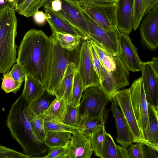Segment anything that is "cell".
<instances>
[{
    "label": "cell",
    "instance_id": "cell-1",
    "mask_svg": "<svg viewBox=\"0 0 158 158\" xmlns=\"http://www.w3.org/2000/svg\"><path fill=\"white\" fill-rule=\"evenodd\" d=\"M52 43L42 31L34 29L24 35L19 47L16 63L26 75L38 81L46 89L49 79Z\"/></svg>",
    "mask_w": 158,
    "mask_h": 158
},
{
    "label": "cell",
    "instance_id": "cell-2",
    "mask_svg": "<svg viewBox=\"0 0 158 158\" xmlns=\"http://www.w3.org/2000/svg\"><path fill=\"white\" fill-rule=\"evenodd\" d=\"M28 104L21 94L11 106L6 124L24 154L30 158H38L49 148L39 140L32 129L27 108Z\"/></svg>",
    "mask_w": 158,
    "mask_h": 158
},
{
    "label": "cell",
    "instance_id": "cell-3",
    "mask_svg": "<svg viewBox=\"0 0 158 158\" xmlns=\"http://www.w3.org/2000/svg\"><path fill=\"white\" fill-rule=\"evenodd\" d=\"M15 11L7 4L0 11V73L9 72L17 61L15 39L17 20Z\"/></svg>",
    "mask_w": 158,
    "mask_h": 158
},
{
    "label": "cell",
    "instance_id": "cell-4",
    "mask_svg": "<svg viewBox=\"0 0 158 158\" xmlns=\"http://www.w3.org/2000/svg\"><path fill=\"white\" fill-rule=\"evenodd\" d=\"M49 37L52 43V57L49 79L45 89L53 94L64 77L68 64L73 62L77 65L80 48L79 46L72 52L68 51L61 47L52 35Z\"/></svg>",
    "mask_w": 158,
    "mask_h": 158
},
{
    "label": "cell",
    "instance_id": "cell-5",
    "mask_svg": "<svg viewBox=\"0 0 158 158\" xmlns=\"http://www.w3.org/2000/svg\"><path fill=\"white\" fill-rule=\"evenodd\" d=\"M79 7L88 26L89 32L88 38L110 52L118 55L119 52L118 37L119 31L118 28L111 30L102 28Z\"/></svg>",
    "mask_w": 158,
    "mask_h": 158
},
{
    "label": "cell",
    "instance_id": "cell-6",
    "mask_svg": "<svg viewBox=\"0 0 158 158\" xmlns=\"http://www.w3.org/2000/svg\"><path fill=\"white\" fill-rule=\"evenodd\" d=\"M80 46L77 70L81 79L83 90L91 87H99L100 79L94 65L88 38L84 40Z\"/></svg>",
    "mask_w": 158,
    "mask_h": 158
},
{
    "label": "cell",
    "instance_id": "cell-7",
    "mask_svg": "<svg viewBox=\"0 0 158 158\" xmlns=\"http://www.w3.org/2000/svg\"><path fill=\"white\" fill-rule=\"evenodd\" d=\"M79 105L80 115L88 114L93 116H102L107 119L106 106L110 101L98 87L88 88L83 92Z\"/></svg>",
    "mask_w": 158,
    "mask_h": 158
},
{
    "label": "cell",
    "instance_id": "cell-8",
    "mask_svg": "<svg viewBox=\"0 0 158 158\" xmlns=\"http://www.w3.org/2000/svg\"><path fill=\"white\" fill-rule=\"evenodd\" d=\"M60 0L54 12L51 13L71 24L84 36L88 38L89 32L88 26L77 1Z\"/></svg>",
    "mask_w": 158,
    "mask_h": 158
},
{
    "label": "cell",
    "instance_id": "cell-9",
    "mask_svg": "<svg viewBox=\"0 0 158 158\" xmlns=\"http://www.w3.org/2000/svg\"><path fill=\"white\" fill-rule=\"evenodd\" d=\"M129 89L132 105L144 141L143 133L148 124L149 104L146 98L141 77L134 81Z\"/></svg>",
    "mask_w": 158,
    "mask_h": 158
},
{
    "label": "cell",
    "instance_id": "cell-10",
    "mask_svg": "<svg viewBox=\"0 0 158 158\" xmlns=\"http://www.w3.org/2000/svg\"><path fill=\"white\" fill-rule=\"evenodd\" d=\"M77 1L80 7L102 28L111 30L117 28L115 4L108 5H90Z\"/></svg>",
    "mask_w": 158,
    "mask_h": 158
},
{
    "label": "cell",
    "instance_id": "cell-11",
    "mask_svg": "<svg viewBox=\"0 0 158 158\" xmlns=\"http://www.w3.org/2000/svg\"><path fill=\"white\" fill-rule=\"evenodd\" d=\"M116 64L115 69L109 72L104 67L100 71V79L110 94H114L123 87L128 85L129 71L120 59L118 55H114Z\"/></svg>",
    "mask_w": 158,
    "mask_h": 158
},
{
    "label": "cell",
    "instance_id": "cell-12",
    "mask_svg": "<svg viewBox=\"0 0 158 158\" xmlns=\"http://www.w3.org/2000/svg\"><path fill=\"white\" fill-rule=\"evenodd\" d=\"M113 98L120 107L130 127L133 143L144 142L131 104L129 88L117 91Z\"/></svg>",
    "mask_w": 158,
    "mask_h": 158
},
{
    "label": "cell",
    "instance_id": "cell-13",
    "mask_svg": "<svg viewBox=\"0 0 158 158\" xmlns=\"http://www.w3.org/2000/svg\"><path fill=\"white\" fill-rule=\"evenodd\" d=\"M119 49L118 56L129 71L135 72L141 70L142 62L128 35L120 32L118 37Z\"/></svg>",
    "mask_w": 158,
    "mask_h": 158
},
{
    "label": "cell",
    "instance_id": "cell-14",
    "mask_svg": "<svg viewBox=\"0 0 158 158\" xmlns=\"http://www.w3.org/2000/svg\"><path fill=\"white\" fill-rule=\"evenodd\" d=\"M139 25L143 43L150 49H156L158 45V4L144 16Z\"/></svg>",
    "mask_w": 158,
    "mask_h": 158
},
{
    "label": "cell",
    "instance_id": "cell-15",
    "mask_svg": "<svg viewBox=\"0 0 158 158\" xmlns=\"http://www.w3.org/2000/svg\"><path fill=\"white\" fill-rule=\"evenodd\" d=\"M91 132L78 130L72 136L65 158H90L93 152L90 140Z\"/></svg>",
    "mask_w": 158,
    "mask_h": 158
},
{
    "label": "cell",
    "instance_id": "cell-16",
    "mask_svg": "<svg viewBox=\"0 0 158 158\" xmlns=\"http://www.w3.org/2000/svg\"><path fill=\"white\" fill-rule=\"evenodd\" d=\"M140 70L147 101L149 104L158 107V74L149 61L142 62Z\"/></svg>",
    "mask_w": 158,
    "mask_h": 158
},
{
    "label": "cell",
    "instance_id": "cell-17",
    "mask_svg": "<svg viewBox=\"0 0 158 158\" xmlns=\"http://www.w3.org/2000/svg\"><path fill=\"white\" fill-rule=\"evenodd\" d=\"M115 5L117 28L129 35L133 29L134 0H117Z\"/></svg>",
    "mask_w": 158,
    "mask_h": 158
},
{
    "label": "cell",
    "instance_id": "cell-18",
    "mask_svg": "<svg viewBox=\"0 0 158 158\" xmlns=\"http://www.w3.org/2000/svg\"><path fill=\"white\" fill-rule=\"evenodd\" d=\"M111 102V110L115 119L117 130L116 141L122 147L127 148L133 143L131 130L114 98Z\"/></svg>",
    "mask_w": 158,
    "mask_h": 158
},
{
    "label": "cell",
    "instance_id": "cell-19",
    "mask_svg": "<svg viewBox=\"0 0 158 158\" xmlns=\"http://www.w3.org/2000/svg\"><path fill=\"white\" fill-rule=\"evenodd\" d=\"M77 66V64L73 62L68 64L64 77L53 94L66 104L72 103L73 79Z\"/></svg>",
    "mask_w": 158,
    "mask_h": 158
},
{
    "label": "cell",
    "instance_id": "cell-20",
    "mask_svg": "<svg viewBox=\"0 0 158 158\" xmlns=\"http://www.w3.org/2000/svg\"><path fill=\"white\" fill-rule=\"evenodd\" d=\"M158 107L149 104L148 123L143 133L144 143L158 147Z\"/></svg>",
    "mask_w": 158,
    "mask_h": 158
},
{
    "label": "cell",
    "instance_id": "cell-21",
    "mask_svg": "<svg viewBox=\"0 0 158 158\" xmlns=\"http://www.w3.org/2000/svg\"><path fill=\"white\" fill-rule=\"evenodd\" d=\"M44 14L46 21L49 25L52 33L59 32L84 36L71 24L54 15L48 10L45 9Z\"/></svg>",
    "mask_w": 158,
    "mask_h": 158
},
{
    "label": "cell",
    "instance_id": "cell-22",
    "mask_svg": "<svg viewBox=\"0 0 158 158\" xmlns=\"http://www.w3.org/2000/svg\"><path fill=\"white\" fill-rule=\"evenodd\" d=\"M158 0H134L133 29L136 30L143 18L158 4Z\"/></svg>",
    "mask_w": 158,
    "mask_h": 158
},
{
    "label": "cell",
    "instance_id": "cell-23",
    "mask_svg": "<svg viewBox=\"0 0 158 158\" xmlns=\"http://www.w3.org/2000/svg\"><path fill=\"white\" fill-rule=\"evenodd\" d=\"M56 98L53 95L45 89L39 96L27 106V108L31 113L35 115L44 114L52 102Z\"/></svg>",
    "mask_w": 158,
    "mask_h": 158
},
{
    "label": "cell",
    "instance_id": "cell-24",
    "mask_svg": "<svg viewBox=\"0 0 158 158\" xmlns=\"http://www.w3.org/2000/svg\"><path fill=\"white\" fill-rule=\"evenodd\" d=\"M72 134L67 131H47L46 132L44 142L49 148L68 147L71 141Z\"/></svg>",
    "mask_w": 158,
    "mask_h": 158
},
{
    "label": "cell",
    "instance_id": "cell-25",
    "mask_svg": "<svg viewBox=\"0 0 158 158\" xmlns=\"http://www.w3.org/2000/svg\"><path fill=\"white\" fill-rule=\"evenodd\" d=\"M24 81V86L21 94L29 104L40 95L45 88L38 81L29 75H26Z\"/></svg>",
    "mask_w": 158,
    "mask_h": 158
},
{
    "label": "cell",
    "instance_id": "cell-26",
    "mask_svg": "<svg viewBox=\"0 0 158 158\" xmlns=\"http://www.w3.org/2000/svg\"><path fill=\"white\" fill-rule=\"evenodd\" d=\"M52 35L58 41L62 48L71 52L78 48L84 40L88 38L83 35L59 32L52 33Z\"/></svg>",
    "mask_w": 158,
    "mask_h": 158
},
{
    "label": "cell",
    "instance_id": "cell-27",
    "mask_svg": "<svg viewBox=\"0 0 158 158\" xmlns=\"http://www.w3.org/2000/svg\"><path fill=\"white\" fill-rule=\"evenodd\" d=\"M67 110V104L56 97L44 114L59 121L62 122Z\"/></svg>",
    "mask_w": 158,
    "mask_h": 158
},
{
    "label": "cell",
    "instance_id": "cell-28",
    "mask_svg": "<svg viewBox=\"0 0 158 158\" xmlns=\"http://www.w3.org/2000/svg\"><path fill=\"white\" fill-rule=\"evenodd\" d=\"M105 125H98L91 132V147L95 156L100 157L101 150L106 131Z\"/></svg>",
    "mask_w": 158,
    "mask_h": 158
},
{
    "label": "cell",
    "instance_id": "cell-29",
    "mask_svg": "<svg viewBox=\"0 0 158 158\" xmlns=\"http://www.w3.org/2000/svg\"><path fill=\"white\" fill-rule=\"evenodd\" d=\"M106 120L102 116H93L88 114H83L80 115L79 127L81 130L91 132L97 125H105Z\"/></svg>",
    "mask_w": 158,
    "mask_h": 158
},
{
    "label": "cell",
    "instance_id": "cell-30",
    "mask_svg": "<svg viewBox=\"0 0 158 158\" xmlns=\"http://www.w3.org/2000/svg\"><path fill=\"white\" fill-rule=\"evenodd\" d=\"M27 110L34 132L39 140L44 143L46 132L44 130V121L47 116L44 114H34L30 112L27 108Z\"/></svg>",
    "mask_w": 158,
    "mask_h": 158
},
{
    "label": "cell",
    "instance_id": "cell-31",
    "mask_svg": "<svg viewBox=\"0 0 158 158\" xmlns=\"http://www.w3.org/2000/svg\"><path fill=\"white\" fill-rule=\"evenodd\" d=\"M47 0H24L17 11L26 17H33Z\"/></svg>",
    "mask_w": 158,
    "mask_h": 158
},
{
    "label": "cell",
    "instance_id": "cell-32",
    "mask_svg": "<svg viewBox=\"0 0 158 158\" xmlns=\"http://www.w3.org/2000/svg\"><path fill=\"white\" fill-rule=\"evenodd\" d=\"M100 157L118 158V148L111 135L106 131L102 145Z\"/></svg>",
    "mask_w": 158,
    "mask_h": 158
},
{
    "label": "cell",
    "instance_id": "cell-33",
    "mask_svg": "<svg viewBox=\"0 0 158 158\" xmlns=\"http://www.w3.org/2000/svg\"><path fill=\"white\" fill-rule=\"evenodd\" d=\"M45 131H64L71 133L72 134L78 130V127L66 124L56 120L48 116H46L44 121Z\"/></svg>",
    "mask_w": 158,
    "mask_h": 158
},
{
    "label": "cell",
    "instance_id": "cell-34",
    "mask_svg": "<svg viewBox=\"0 0 158 158\" xmlns=\"http://www.w3.org/2000/svg\"><path fill=\"white\" fill-rule=\"evenodd\" d=\"M79 105L74 106L72 104H67L66 111L62 122L69 126L79 128Z\"/></svg>",
    "mask_w": 158,
    "mask_h": 158
},
{
    "label": "cell",
    "instance_id": "cell-35",
    "mask_svg": "<svg viewBox=\"0 0 158 158\" xmlns=\"http://www.w3.org/2000/svg\"><path fill=\"white\" fill-rule=\"evenodd\" d=\"M23 83L22 81L15 80L7 72L3 73L1 89L6 94H16L20 90Z\"/></svg>",
    "mask_w": 158,
    "mask_h": 158
},
{
    "label": "cell",
    "instance_id": "cell-36",
    "mask_svg": "<svg viewBox=\"0 0 158 158\" xmlns=\"http://www.w3.org/2000/svg\"><path fill=\"white\" fill-rule=\"evenodd\" d=\"M83 91L81 80L76 69L74 77L71 103L74 106L79 105Z\"/></svg>",
    "mask_w": 158,
    "mask_h": 158
},
{
    "label": "cell",
    "instance_id": "cell-37",
    "mask_svg": "<svg viewBox=\"0 0 158 158\" xmlns=\"http://www.w3.org/2000/svg\"><path fill=\"white\" fill-rule=\"evenodd\" d=\"M142 158H158V147L144 142L138 143Z\"/></svg>",
    "mask_w": 158,
    "mask_h": 158
},
{
    "label": "cell",
    "instance_id": "cell-38",
    "mask_svg": "<svg viewBox=\"0 0 158 158\" xmlns=\"http://www.w3.org/2000/svg\"><path fill=\"white\" fill-rule=\"evenodd\" d=\"M0 158H30L25 154L0 145Z\"/></svg>",
    "mask_w": 158,
    "mask_h": 158
},
{
    "label": "cell",
    "instance_id": "cell-39",
    "mask_svg": "<svg viewBox=\"0 0 158 158\" xmlns=\"http://www.w3.org/2000/svg\"><path fill=\"white\" fill-rule=\"evenodd\" d=\"M68 152V147H56L49 148L48 154L43 158H65Z\"/></svg>",
    "mask_w": 158,
    "mask_h": 158
},
{
    "label": "cell",
    "instance_id": "cell-40",
    "mask_svg": "<svg viewBox=\"0 0 158 158\" xmlns=\"http://www.w3.org/2000/svg\"><path fill=\"white\" fill-rule=\"evenodd\" d=\"M8 73L15 81L23 82L24 80L26 75L22 67L17 63L13 65Z\"/></svg>",
    "mask_w": 158,
    "mask_h": 158
},
{
    "label": "cell",
    "instance_id": "cell-41",
    "mask_svg": "<svg viewBox=\"0 0 158 158\" xmlns=\"http://www.w3.org/2000/svg\"><path fill=\"white\" fill-rule=\"evenodd\" d=\"M89 40V46L94 65L97 73L99 77L100 76V68L101 63L97 52L90 39Z\"/></svg>",
    "mask_w": 158,
    "mask_h": 158
},
{
    "label": "cell",
    "instance_id": "cell-42",
    "mask_svg": "<svg viewBox=\"0 0 158 158\" xmlns=\"http://www.w3.org/2000/svg\"><path fill=\"white\" fill-rule=\"evenodd\" d=\"M131 144L127 148L129 158H142V154L138 143Z\"/></svg>",
    "mask_w": 158,
    "mask_h": 158
},
{
    "label": "cell",
    "instance_id": "cell-43",
    "mask_svg": "<svg viewBox=\"0 0 158 158\" xmlns=\"http://www.w3.org/2000/svg\"><path fill=\"white\" fill-rule=\"evenodd\" d=\"M86 4L100 5H108L115 4L117 0H76Z\"/></svg>",
    "mask_w": 158,
    "mask_h": 158
},
{
    "label": "cell",
    "instance_id": "cell-44",
    "mask_svg": "<svg viewBox=\"0 0 158 158\" xmlns=\"http://www.w3.org/2000/svg\"><path fill=\"white\" fill-rule=\"evenodd\" d=\"M35 22L39 25H42L46 21L44 13L42 11H38L33 16Z\"/></svg>",
    "mask_w": 158,
    "mask_h": 158
},
{
    "label": "cell",
    "instance_id": "cell-45",
    "mask_svg": "<svg viewBox=\"0 0 158 158\" xmlns=\"http://www.w3.org/2000/svg\"><path fill=\"white\" fill-rule=\"evenodd\" d=\"M118 158H129L127 148L118 145Z\"/></svg>",
    "mask_w": 158,
    "mask_h": 158
},
{
    "label": "cell",
    "instance_id": "cell-46",
    "mask_svg": "<svg viewBox=\"0 0 158 158\" xmlns=\"http://www.w3.org/2000/svg\"><path fill=\"white\" fill-rule=\"evenodd\" d=\"M152 66L156 72L158 74V58L154 57L152 61H149Z\"/></svg>",
    "mask_w": 158,
    "mask_h": 158
},
{
    "label": "cell",
    "instance_id": "cell-47",
    "mask_svg": "<svg viewBox=\"0 0 158 158\" xmlns=\"http://www.w3.org/2000/svg\"><path fill=\"white\" fill-rule=\"evenodd\" d=\"M24 0H14V9L15 11H17L19 7L22 4Z\"/></svg>",
    "mask_w": 158,
    "mask_h": 158
},
{
    "label": "cell",
    "instance_id": "cell-48",
    "mask_svg": "<svg viewBox=\"0 0 158 158\" xmlns=\"http://www.w3.org/2000/svg\"><path fill=\"white\" fill-rule=\"evenodd\" d=\"M7 4L6 0H0V11Z\"/></svg>",
    "mask_w": 158,
    "mask_h": 158
},
{
    "label": "cell",
    "instance_id": "cell-49",
    "mask_svg": "<svg viewBox=\"0 0 158 158\" xmlns=\"http://www.w3.org/2000/svg\"><path fill=\"white\" fill-rule=\"evenodd\" d=\"M7 3L14 9V0H6Z\"/></svg>",
    "mask_w": 158,
    "mask_h": 158
}]
</instances>
